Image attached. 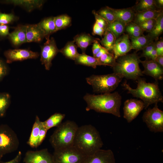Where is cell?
<instances>
[{
    "instance_id": "1",
    "label": "cell",
    "mask_w": 163,
    "mask_h": 163,
    "mask_svg": "<svg viewBox=\"0 0 163 163\" xmlns=\"http://www.w3.org/2000/svg\"><path fill=\"white\" fill-rule=\"evenodd\" d=\"M83 99L87 104V111L93 110L98 112L111 114L118 117L121 116V97L117 92L99 95L87 93Z\"/></svg>"
},
{
    "instance_id": "26",
    "label": "cell",
    "mask_w": 163,
    "mask_h": 163,
    "mask_svg": "<svg viewBox=\"0 0 163 163\" xmlns=\"http://www.w3.org/2000/svg\"><path fill=\"white\" fill-rule=\"evenodd\" d=\"M77 47L74 40L69 41L63 48L59 50V52L66 58L75 60L79 54Z\"/></svg>"
},
{
    "instance_id": "15",
    "label": "cell",
    "mask_w": 163,
    "mask_h": 163,
    "mask_svg": "<svg viewBox=\"0 0 163 163\" xmlns=\"http://www.w3.org/2000/svg\"><path fill=\"white\" fill-rule=\"evenodd\" d=\"M132 49L128 35L124 34L116 39L112 51L115 59L126 54Z\"/></svg>"
},
{
    "instance_id": "23",
    "label": "cell",
    "mask_w": 163,
    "mask_h": 163,
    "mask_svg": "<svg viewBox=\"0 0 163 163\" xmlns=\"http://www.w3.org/2000/svg\"><path fill=\"white\" fill-rule=\"evenodd\" d=\"M42 126V122L37 116L33 124L31 133L27 142L28 144L32 148H37L38 146V139L40 129Z\"/></svg>"
},
{
    "instance_id": "44",
    "label": "cell",
    "mask_w": 163,
    "mask_h": 163,
    "mask_svg": "<svg viewBox=\"0 0 163 163\" xmlns=\"http://www.w3.org/2000/svg\"><path fill=\"white\" fill-rule=\"evenodd\" d=\"M155 47L158 56H163V40L162 38L155 42Z\"/></svg>"
},
{
    "instance_id": "53",
    "label": "cell",
    "mask_w": 163,
    "mask_h": 163,
    "mask_svg": "<svg viewBox=\"0 0 163 163\" xmlns=\"http://www.w3.org/2000/svg\"><path fill=\"white\" fill-rule=\"evenodd\" d=\"M3 156L1 155H0V161L1 160V159L2 157Z\"/></svg>"
},
{
    "instance_id": "38",
    "label": "cell",
    "mask_w": 163,
    "mask_h": 163,
    "mask_svg": "<svg viewBox=\"0 0 163 163\" xmlns=\"http://www.w3.org/2000/svg\"><path fill=\"white\" fill-rule=\"evenodd\" d=\"M16 18L13 14L0 13V25H6L13 21Z\"/></svg>"
},
{
    "instance_id": "34",
    "label": "cell",
    "mask_w": 163,
    "mask_h": 163,
    "mask_svg": "<svg viewBox=\"0 0 163 163\" xmlns=\"http://www.w3.org/2000/svg\"><path fill=\"white\" fill-rule=\"evenodd\" d=\"M10 103V97L9 94L0 93V117H3Z\"/></svg>"
},
{
    "instance_id": "37",
    "label": "cell",
    "mask_w": 163,
    "mask_h": 163,
    "mask_svg": "<svg viewBox=\"0 0 163 163\" xmlns=\"http://www.w3.org/2000/svg\"><path fill=\"white\" fill-rule=\"evenodd\" d=\"M156 21V19H152L141 23L138 25L142 29L148 32H150L153 28Z\"/></svg>"
},
{
    "instance_id": "4",
    "label": "cell",
    "mask_w": 163,
    "mask_h": 163,
    "mask_svg": "<svg viewBox=\"0 0 163 163\" xmlns=\"http://www.w3.org/2000/svg\"><path fill=\"white\" fill-rule=\"evenodd\" d=\"M113 67L114 73L121 75L128 79L136 80L143 74L139 64L140 57L135 53L126 54L118 57Z\"/></svg>"
},
{
    "instance_id": "12",
    "label": "cell",
    "mask_w": 163,
    "mask_h": 163,
    "mask_svg": "<svg viewBox=\"0 0 163 163\" xmlns=\"http://www.w3.org/2000/svg\"><path fill=\"white\" fill-rule=\"evenodd\" d=\"M6 59V62L10 63L14 62L22 61L28 59L37 58L39 53L26 49L8 50L4 53Z\"/></svg>"
},
{
    "instance_id": "46",
    "label": "cell",
    "mask_w": 163,
    "mask_h": 163,
    "mask_svg": "<svg viewBox=\"0 0 163 163\" xmlns=\"http://www.w3.org/2000/svg\"><path fill=\"white\" fill-rule=\"evenodd\" d=\"M47 130L43 127L42 124L39 132L38 139V145L39 146L45 139Z\"/></svg>"
},
{
    "instance_id": "10",
    "label": "cell",
    "mask_w": 163,
    "mask_h": 163,
    "mask_svg": "<svg viewBox=\"0 0 163 163\" xmlns=\"http://www.w3.org/2000/svg\"><path fill=\"white\" fill-rule=\"evenodd\" d=\"M59 52L54 38L52 37L46 40L41 47L40 61L46 70H49L52 65V61Z\"/></svg>"
},
{
    "instance_id": "47",
    "label": "cell",
    "mask_w": 163,
    "mask_h": 163,
    "mask_svg": "<svg viewBox=\"0 0 163 163\" xmlns=\"http://www.w3.org/2000/svg\"><path fill=\"white\" fill-rule=\"evenodd\" d=\"M9 34L8 27L6 25H0V36L5 37Z\"/></svg>"
},
{
    "instance_id": "11",
    "label": "cell",
    "mask_w": 163,
    "mask_h": 163,
    "mask_svg": "<svg viewBox=\"0 0 163 163\" xmlns=\"http://www.w3.org/2000/svg\"><path fill=\"white\" fill-rule=\"evenodd\" d=\"M144 107V103L142 100L128 99L124 103L123 117L128 123H130L136 117Z\"/></svg>"
},
{
    "instance_id": "3",
    "label": "cell",
    "mask_w": 163,
    "mask_h": 163,
    "mask_svg": "<svg viewBox=\"0 0 163 163\" xmlns=\"http://www.w3.org/2000/svg\"><path fill=\"white\" fill-rule=\"evenodd\" d=\"M136 81L137 85L135 89L131 88L126 81L122 85L127 91L128 93L142 100L144 104L145 109L152 104L163 102V97L157 82L147 83L145 79L140 77Z\"/></svg>"
},
{
    "instance_id": "33",
    "label": "cell",
    "mask_w": 163,
    "mask_h": 163,
    "mask_svg": "<svg viewBox=\"0 0 163 163\" xmlns=\"http://www.w3.org/2000/svg\"><path fill=\"white\" fill-rule=\"evenodd\" d=\"M54 21L57 31L65 29L71 24V18L66 14L54 17Z\"/></svg>"
},
{
    "instance_id": "52",
    "label": "cell",
    "mask_w": 163,
    "mask_h": 163,
    "mask_svg": "<svg viewBox=\"0 0 163 163\" xmlns=\"http://www.w3.org/2000/svg\"><path fill=\"white\" fill-rule=\"evenodd\" d=\"M156 6L158 8H162L163 6V0H155Z\"/></svg>"
},
{
    "instance_id": "42",
    "label": "cell",
    "mask_w": 163,
    "mask_h": 163,
    "mask_svg": "<svg viewBox=\"0 0 163 163\" xmlns=\"http://www.w3.org/2000/svg\"><path fill=\"white\" fill-rule=\"evenodd\" d=\"M8 67L5 62L0 59V82L7 74Z\"/></svg>"
},
{
    "instance_id": "32",
    "label": "cell",
    "mask_w": 163,
    "mask_h": 163,
    "mask_svg": "<svg viewBox=\"0 0 163 163\" xmlns=\"http://www.w3.org/2000/svg\"><path fill=\"white\" fill-rule=\"evenodd\" d=\"M116 39L113 34L109 30L107 29L104 34V37L100 42L102 46L108 51L112 49Z\"/></svg>"
},
{
    "instance_id": "24",
    "label": "cell",
    "mask_w": 163,
    "mask_h": 163,
    "mask_svg": "<svg viewBox=\"0 0 163 163\" xmlns=\"http://www.w3.org/2000/svg\"><path fill=\"white\" fill-rule=\"evenodd\" d=\"M6 2L14 5L23 7L28 11H30L35 9L40 8L44 1L42 0H13L6 1Z\"/></svg>"
},
{
    "instance_id": "45",
    "label": "cell",
    "mask_w": 163,
    "mask_h": 163,
    "mask_svg": "<svg viewBox=\"0 0 163 163\" xmlns=\"http://www.w3.org/2000/svg\"><path fill=\"white\" fill-rule=\"evenodd\" d=\"M105 30L103 29L100 27L95 22L93 27V34L97 35L102 37L104 35Z\"/></svg>"
},
{
    "instance_id": "20",
    "label": "cell",
    "mask_w": 163,
    "mask_h": 163,
    "mask_svg": "<svg viewBox=\"0 0 163 163\" xmlns=\"http://www.w3.org/2000/svg\"><path fill=\"white\" fill-rule=\"evenodd\" d=\"M111 9L116 20L124 23L126 25L133 21L135 12L132 8Z\"/></svg>"
},
{
    "instance_id": "14",
    "label": "cell",
    "mask_w": 163,
    "mask_h": 163,
    "mask_svg": "<svg viewBox=\"0 0 163 163\" xmlns=\"http://www.w3.org/2000/svg\"><path fill=\"white\" fill-rule=\"evenodd\" d=\"M83 163H115V159L111 150L101 149L86 157Z\"/></svg>"
},
{
    "instance_id": "50",
    "label": "cell",
    "mask_w": 163,
    "mask_h": 163,
    "mask_svg": "<svg viewBox=\"0 0 163 163\" xmlns=\"http://www.w3.org/2000/svg\"><path fill=\"white\" fill-rule=\"evenodd\" d=\"M108 51L104 48L102 47V48L99 52L95 56V57L97 59L99 58L101 55H102L104 54L107 52Z\"/></svg>"
},
{
    "instance_id": "39",
    "label": "cell",
    "mask_w": 163,
    "mask_h": 163,
    "mask_svg": "<svg viewBox=\"0 0 163 163\" xmlns=\"http://www.w3.org/2000/svg\"><path fill=\"white\" fill-rule=\"evenodd\" d=\"M92 13L94 15L95 19V23L99 27L103 29L105 31L107 29L108 22L104 18L99 15L95 10H93Z\"/></svg>"
},
{
    "instance_id": "22",
    "label": "cell",
    "mask_w": 163,
    "mask_h": 163,
    "mask_svg": "<svg viewBox=\"0 0 163 163\" xmlns=\"http://www.w3.org/2000/svg\"><path fill=\"white\" fill-rule=\"evenodd\" d=\"M38 24L43 32L46 40L50 38V35L57 31L54 22V17L45 18Z\"/></svg>"
},
{
    "instance_id": "5",
    "label": "cell",
    "mask_w": 163,
    "mask_h": 163,
    "mask_svg": "<svg viewBox=\"0 0 163 163\" xmlns=\"http://www.w3.org/2000/svg\"><path fill=\"white\" fill-rule=\"evenodd\" d=\"M78 127L75 122L70 120L62 123L57 126L50 139L54 150L73 146Z\"/></svg>"
},
{
    "instance_id": "13",
    "label": "cell",
    "mask_w": 163,
    "mask_h": 163,
    "mask_svg": "<svg viewBox=\"0 0 163 163\" xmlns=\"http://www.w3.org/2000/svg\"><path fill=\"white\" fill-rule=\"evenodd\" d=\"M24 161L25 163H53L52 155L47 149L29 151L25 154Z\"/></svg>"
},
{
    "instance_id": "49",
    "label": "cell",
    "mask_w": 163,
    "mask_h": 163,
    "mask_svg": "<svg viewBox=\"0 0 163 163\" xmlns=\"http://www.w3.org/2000/svg\"><path fill=\"white\" fill-rule=\"evenodd\" d=\"M158 56L155 46L151 52L148 59L155 61Z\"/></svg>"
},
{
    "instance_id": "28",
    "label": "cell",
    "mask_w": 163,
    "mask_h": 163,
    "mask_svg": "<svg viewBox=\"0 0 163 163\" xmlns=\"http://www.w3.org/2000/svg\"><path fill=\"white\" fill-rule=\"evenodd\" d=\"M131 43L132 49L137 51L142 50L145 47L153 42L147 35L143 34L136 38H131Z\"/></svg>"
},
{
    "instance_id": "21",
    "label": "cell",
    "mask_w": 163,
    "mask_h": 163,
    "mask_svg": "<svg viewBox=\"0 0 163 163\" xmlns=\"http://www.w3.org/2000/svg\"><path fill=\"white\" fill-rule=\"evenodd\" d=\"M162 12L163 11L161 10H148L136 12L133 22L138 24L151 19H156Z\"/></svg>"
},
{
    "instance_id": "18",
    "label": "cell",
    "mask_w": 163,
    "mask_h": 163,
    "mask_svg": "<svg viewBox=\"0 0 163 163\" xmlns=\"http://www.w3.org/2000/svg\"><path fill=\"white\" fill-rule=\"evenodd\" d=\"M26 31V25H20L9 33V38L13 44L18 46L27 42Z\"/></svg>"
},
{
    "instance_id": "40",
    "label": "cell",
    "mask_w": 163,
    "mask_h": 163,
    "mask_svg": "<svg viewBox=\"0 0 163 163\" xmlns=\"http://www.w3.org/2000/svg\"><path fill=\"white\" fill-rule=\"evenodd\" d=\"M155 46V42H153L146 46L142 50L141 56L145 57L146 59H148L151 52Z\"/></svg>"
},
{
    "instance_id": "31",
    "label": "cell",
    "mask_w": 163,
    "mask_h": 163,
    "mask_svg": "<svg viewBox=\"0 0 163 163\" xmlns=\"http://www.w3.org/2000/svg\"><path fill=\"white\" fill-rule=\"evenodd\" d=\"M126 24L117 20L110 23H108L107 29L110 31L117 39L123 34Z\"/></svg>"
},
{
    "instance_id": "27",
    "label": "cell",
    "mask_w": 163,
    "mask_h": 163,
    "mask_svg": "<svg viewBox=\"0 0 163 163\" xmlns=\"http://www.w3.org/2000/svg\"><path fill=\"white\" fill-rule=\"evenodd\" d=\"M163 32V13L162 12L156 19V21L152 29L149 32L147 36L153 42L158 40V37Z\"/></svg>"
},
{
    "instance_id": "8",
    "label": "cell",
    "mask_w": 163,
    "mask_h": 163,
    "mask_svg": "<svg viewBox=\"0 0 163 163\" xmlns=\"http://www.w3.org/2000/svg\"><path fill=\"white\" fill-rule=\"evenodd\" d=\"M87 156L73 146L54 150L53 163H83Z\"/></svg>"
},
{
    "instance_id": "7",
    "label": "cell",
    "mask_w": 163,
    "mask_h": 163,
    "mask_svg": "<svg viewBox=\"0 0 163 163\" xmlns=\"http://www.w3.org/2000/svg\"><path fill=\"white\" fill-rule=\"evenodd\" d=\"M19 141L15 132L6 125H0V155L3 156L16 150Z\"/></svg>"
},
{
    "instance_id": "16",
    "label": "cell",
    "mask_w": 163,
    "mask_h": 163,
    "mask_svg": "<svg viewBox=\"0 0 163 163\" xmlns=\"http://www.w3.org/2000/svg\"><path fill=\"white\" fill-rule=\"evenodd\" d=\"M144 68L142 71V74L151 76L156 81L161 80L163 78V67L160 66L155 61L149 59L144 61L141 60Z\"/></svg>"
},
{
    "instance_id": "29",
    "label": "cell",
    "mask_w": 163,
    "mask_h": 163,
    "mask_svg": "<svg viewBox=\"0 0 163 163\" xmlns=\"http://www.w3.org/2000/svg\"><path fill=\"white\" fill-rule=\"evenodd\" d=\"M65 115L60 113H56L51 115L42 123L43 127L48 131L50 129L58 126L62 123Z\"/></svg>"
},
{
    "instance_id": "51",
    "label": "cell",
    "mask_w": 163,
    "mask_h": 163,
    "mask_svg": "<svg viewBox=\"0 0 163 163\" xmlns=\"http://www.w3.org/2000/svg\"><path fill=\"white\" fill-rule=\"evenodd\" d=\"M155 61L161 67H163V56H158Z\"/></svg>"
},
{
    "instance_id": "17",
    "label": "cell",
    "mask_w": 163,
    "mask_h": 163,
    "mask_svg": "<svg viewBox=\"0 0 163 163\" xmlns=\"http://www.w3.org/2000/svg\"><path fill=\"white\" fill-rule=\"evenodd\" d=\"M26 26L27 42H39L45 37L44 33L38 23Z\"/></svg>"
},
{
    "instance_id": "9",
    "label": "cell",
    "mask_w": 163,
    "mask_h": 163,
    "mask_svg": "<svg viewBox=\"0 0 163 163\" xmlns=\"http://www.w3.org/2000/svg\"><path fill=\"white\" fill-rule=\"evenodd\" d=\"M142 119L150 131L155 133L163 132V111L157 104L152 108H149L144 113Z\"/></svg>"
},
{
    "instance_id": "2",
    "label": "cell",
    "mask_w": 163,
    "mask_h": 163,
    "mask_svg": "<svg viewBox=\"0 0 163 163\" xmlns=\"http://www.w3.org/2000/svg\"><path fill=\"white\" fill-rule=\"evenodd\" d=\"M103 143L99 132L91 125L78 127L74 138L73 146L86 156L101 149Z\"/></svg>"
},
{
    "instance_id": "48",
    "label": "cell",
    "mask_w": 163,
    "mask_h": 163,
    "mask_svg": "<svg viewBox=\"0 0 163 163\" xmlns=\"http://www.w3.org/2000/svg\"><path fill=\"white\" fill-rule=\"evenodd\" d=\"M22 153L19 151L16 156L12 159L6 162H0V163H20Z\"/></svg>"
},
{
    "instance_id": "35",
    "label": "cell",
    "mask_w": 163,
    "mask_h": 163,
    "mask_svg": "<svg viewBox=\"0 0 163 163\" xmlns=\"http://www.w3.org/2000/svg\"><path fill=\"white\" fill-rule=\"evenodd\" d=\"M97 59L101 65L113 67L116 63L114 54L109 52L104 54Z\"/></svg>"
},
{
    "instance_id": "19",
    "label": "cell",
    "mask_w": 163,
    "mask_h": 163,
    "mask_svg": "<svg viewBox=\"0 0 163 163\" xmlns=\"http://www.w3.org/2000/svg\"><path fill=\"white\" fill-rule=\"evenodd\" d=\"M73 39L77 47L80 48L82 50V53H85L88 47L99 39L95 38L89 34L86 33L77 34Z\"/></svg>"
},
{
    "instance_id": "36",
    "label": "cell",
    "mask_w": 163,
    "mask_h": 163,
    "mask_svg": "<svg viewBox=\"0 0 163 163\" xmlns=\"http://www.w3.org/2000/svg\"><path fill=\"white\" fill-rule=\"evenodd\" d=\"M96 12L105 19L108 23H110L116 20L111 8L106 6L101 8Z\"/></svg>"
},
{
    "instance_id": "25",
    "label": "cell",
    "mask_w": 163,
    "mask_h": 163,
    "mask_svg": "<svg viewBox=\"0 0 163 163\" xmlns=\"http://www.w3.org/2000/svg\"><path fill=\"white\" fill-rule=\"evenodd\" d=\"M74 61L76 64L90 66L94 69L97 66L101 65L97 59L85 53L79 54Z\"/></svg>"
},
{
    "instance_id": "6",
    "label": "cell",
    "mask_w": 163,
    "mask_h": 163,
    "mask_svg": "<svg viewBox=\"0 0 163 163\" xmlns=\"http://www.w3.org/2000/svg\"><path fill=\"white\" fill-rule=\"evenodd\" d=\"M123 78L121 75L113 72L103 75H93L86 79L92 86L94 92L104 94L114 90Z\"/></svg>"
},
{
    "instance_id": "43",
    "label": "cell",
    "mask_w": 163,
    "mask_h": 163,
    "mask_svg": "<svg viewBox=\"0 0 163 163\" xmlns=\"http://www.w3.org/2000/svg\"><path fill=\"white\" fill-rule=\"evenodd\" d=\"M100 40L99 39L96 40L93 43L92 51L94 57H95L103 47L100 43Z\"/></svg>"
},
{
    "instance_id": "41",
    "label": "cell",
    "mask_w": 163,
    "mask_h": 163,
    "mask_svg": "<svg viewBox=\"0 0 163 163\" xmlns=\"http://www.w3.org/2000/svg\"><path fill=\"white\" fill-rule=\"evenodd\" d=\"M125 30L126 31H132L142 33L144 32L138 25L132 22L126 25Z\"/></svg>"
},
{
    "instance_id": "30",
    "label": "cell",
    "mask_w": 163,
    "mask_h": 163,
    "mask_svg": "<svg viewBox=\"0 0 163 163\" xmlns=\"http://www.w3.org/2000/svg\"><path fill=\"white\" fill-rule=\"evenodd\" d=\"M135 12H140L144 11L158 10L155 0H140L137 2L132 8Z\"/></svg>"
}]
</instances>
